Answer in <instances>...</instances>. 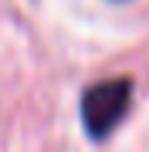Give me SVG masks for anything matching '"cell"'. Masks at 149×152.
<instances>
[{
    "instance_id": "1",
    "label": "cell",
    "mask_w": 149,
    "mask_h": 152,
    "mask_svg": "<svg viewBox=\"0 0 149 152\" xmlns=\"http://www.w3.org/2000/svg\"><path fill=\"white\" fill-rule=\"evenodd\" d=\"M132 105V81L129 78H109V81H95L81 95V125L88 139L105 142L112 132L122 125Z\"/></svg>"
}]
</instances>
